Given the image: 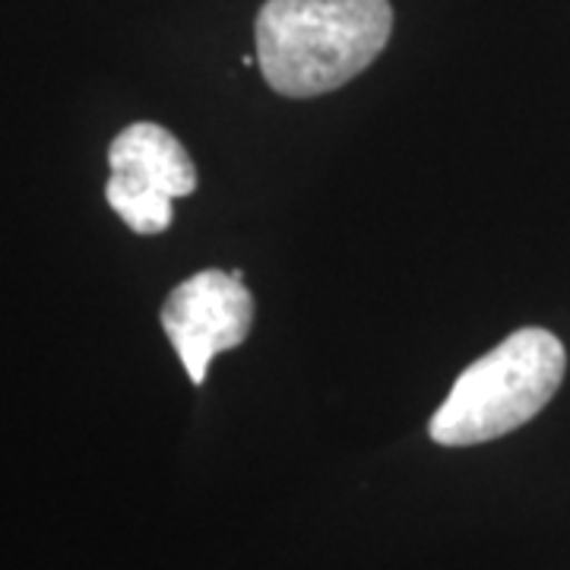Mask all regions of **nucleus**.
I'll return each instance as SVG.
<instances>
[{"mask_svg": "<svg viewBox=\"0 0 570 570\" xmlns=\"http://www.w3.org/2000/svg\"><path fill=\"white\" fill-rule=\"evenodd\" d=\"M390 32V0H266L254 22L261 73L285 99H314L355 80Z\"/></svg>", "mask_w": 570, "mask_h": 570, "instance_id": "obj_1", "label": "nucleus"}, {"mask_svg": "<svg viewBox=\"0 0 570 570\" xmlns=\"http://www.w3.org/2000/svg\"><path fill=\"white\" fill-rule=\"evenodd\" d=\"M108 165L111 178L105 184V200L137 235L168 232L175 219L171 204L197 187V165L163 124L124 127L111 140Z\"/></svg>", "mask_w": 570, "mask_h": 570, "instance_id": "obj_3", "label": "nucleus"}, {"mask_svg": "<svg viewBox=\"0 0 570 570\" xmlns=\"http://www.w3.org/2000/svg\"><path fill=\"white\" fill-rule=\"evenodd\" d=\"M254 324V298L245 279L223 269H204L175 285L163 305V330L175 346L190 384H206L209 362L238 348Z\"/></svg>", "mask_w": 570, "mask_h": 570, "instance_id": "obj_4", "label": "nucleus"}, {"mask_svg": "<svg viewBox=\"0 0 570 570\" xmlns=\"http://www.w3.org/2000/svg\"><path fill=\"white\" fill-rule=\"evenodd\" d=\"M568 371L561 340L523 326L456 377L431 415L428 434L441 448H472L523 428L549 406Z\"/></svg>", "mask_w": 570, "mask_h": 570, "instance_id": "obj_2", "label": "nucleus"}]
</instances>
